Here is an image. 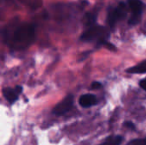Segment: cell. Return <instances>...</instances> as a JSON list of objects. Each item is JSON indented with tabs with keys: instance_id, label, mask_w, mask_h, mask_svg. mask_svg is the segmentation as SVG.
I'll return each instance as SVG.
<instances>
[{
	"instance_id": "1",
	"label": "cell",
	"mask_w": 146,
	"mask_h": 145,
	"mask_svg": "<svg viewBox=\"0 0 146 145\" xmlns=\"http://www.w3.org/2000/svg\"><path fill=\"white\" fill-rule=\"evenodd\" d=\"M3 40L13 50H24L30 46L35 38V27L27 22L13 21L3 32Z\"/></svg>"
},
{
	"instance_id": "8",
	"label": "cell",
	"mask_w": 146,
	"mask_h": 145,
	"mask_svg": "<svg viewBox=\"0 0 146 145\" xmlns=\"http://www.w3.org/2000/svg\"><path fill=\"white\" fill-rule=\"evenodd\" d=\"M127 73H146V60L143 61L139 64L132 67L127 70Z\"/></svg>"
},
{
	"instance_id": "14",
	"label": "cell",
	"mask_w": 146,
	"mask_h": 145,
	"mask_svg": "<svg viewBox=\"0 0 146 145\" xmlns=\"http://www.w3.org/2000/svg\"><path fill=\"white\" fill-rule=\"evenodd\" d=\"M139 85H140V87H141L143 90L146 91V79H142V80L139 82Z\"/></svg>"
},
{
	"instance_id": "4",
	"label": "cell",
	"mask_w": 146,
	"mask_h": 145,
	"mask_svg": "<svg viewBox=\"0 0 146 145\" xmlns=\"http://www.w3.org/2000/svg\"><path fill=\"white\" fill-rule=\"evenodd\" d=\"M127 13V9H126V5L123 3H121L116 8L111 9L109 13H108V24L113 27L115 26V24L119 21L121 19L124 18Z\"/></svg>"
},
{
	"instance_id": "15",
	"label": "cell",
	"mask_w": 146,
	"mask_h": 145,
	"mask_svg": "<svg viewBox=\"0 0 146 145\" xmlns=\"http://www.w3.org/2000/svg\"><path fill=\"white\" fill-rule=\"evenodd\" d=\"M125 126H126L127 127H128V128H132V129H134V128H135L134 125H133L132 122H126V123H125Z\"/></svg>"
},
{
	"instance_id": "12",
	"label": "cell",
	"mask_w": 146,
	"mask_h": 145,
	"mask_svg": "<svg viewBox=\"0 0 146 145\" xmlns=\"http://www.w3.org/2000/svg\"><path fill=\"white\" fill-rule=\"evenodd\" d=\"M126 145H146V138L142 139H134L127 143Z\"/></svg>"
},
{
	"instance_id": "5",
	"label": "cell",
	"mask_w": 146,
	"mask_h": 145,
	"mask_svg": "<svg viewBox=\"0 0 146 145\" xmlns=\"http://www.w3.org/2000/svg\"><path fill=\"white\" fill-rule=\"evenodd\" d=\"M74 103V97L72 95L67 96L62 102H60L53 109V114H55L57 116L63 115L67 112H68L71 108L73 107Z\"/></svg>"
},
{
	"instance_id": "11",
	"label": "cell",
	"mask_w": 146,
	"mask_h": 145,
	"mask_svg": "<svg viewBox=\"0 0 146 145\" xmlns=\"http://www.w3.org/2000/svg\"><path fill=\"white\" fill-rule=\"evenodd\" d=\"M97 16L94 13H86L84 16V24L89 27L95 26V21H96Z\"/></svg>"
},
{
	"instance_id": "3",
	"label": "cell",
	"mask_w": 146,
	"mask_h": 145,
	"mask_svg": "<svg viewBox=\"0 0 146 145\" xmlns=\"http://www.w3.org/2000/svg\"><path fill=\"white\" fill-rule=\"evenodd\" d=\"M128 6L132 10V15L128 21L129 25H136L141 19V14L143 10V3L140 0H127Z\"/></svg>"
},
{
	"instance_id": "13",
	"label": "cell",
	"mask_w": 146,
	"mask_h": 145,
	"mask_svg": "<svg viewBox=\"0 0 146 145\" xmlns=\"http://www.w3.org/2000/svg\"><path fill=\"white\" fill-rule=\"evenodd\" d=\"M91 87H92V89H93V90H97V89L101 88V87H102V85H101V83H99V82H93Z\"/></svg>"
},
{
	"instance_id": "6",
	"label": "cell",
	"mask_w": 146,
	"mask_h": 145,
	"mask_svg": "<svg viewBox=\"0 0 146 145\" xmlns=\"http://www.w3.org/2000/svg\"><path fill=\"white\" fill-rule=\"evenodd\" d=\"M22 91L21 86H16L14 89L13 88H4L3 91V97L9 103H14L17 99L19 94H21Z\"/></svg>"
},
{
	"instance_id": "7",
	"label": "cell",
	"mask_w": 146,
	"mask_h": 145,
	"mask_svg": "<svg viewBox=\"0 0 146 145\" xmlns=\"http://www.w3.org/2000/svg\"><path fill=\"white\" fill-rule=\"evenodd\" d=\"M79 103L83 108H90L97 103V97L92 94H85L80 97Z\"/></svg>"
},
{
	"instance_id": "2",
	"label": "cell",
	"mask_w": 146,
	"mask_h": 145,
	"mask_svg": "<svg viewBox=\"0 0 146 145\" xmlns=\"http://www.w3.org/2000/svg\"><path fill=\"white\" fill-rule=\"evenodd\" d=\"M109 37L108 30L102 26H93L89 27L80 37L82 41H94L97 40L98 44H105Z\"/></svg>"
},
{
	"instance_id": "16",
	"label": "cell",
	"mask_w": 146,
	"mask_h": 145,
	"mask_svg": "<svg viewBox=\"0 0 146 145\" xmlns=\"http://www.w3.org/2000/svg\"><path fill=\"white\" fill-rule=\"evenodd\" d=\"M7 1H10V0H7Z\"/></svg>"
},
{
	"instance_id": "10",
	"label": "cell",
	"mask_w": 146,
	"mask_h": 145,
	"mask_svg": "<svg viewBox=\"0 0 146 145\" xmlns=\"http://www.w3.org/2000/svg\"><path fill=\"white\" fill-rule=\"evenodd\" d=\"M123 138L121 136H114V137H109L105 139L104 142H103L100 145H120L121 144Z\"/></svg>"
},
{
	"instance_id": "9",
	"label": "cell",
	"mask_w": 146,
	"mask_h": 145,
	"mask_svg": "<svg viewBox=\"0 0 146 145\" xmlns=\"http://www.w3.org/2000/svg\"><path fill=\"white\" fill-rule=\"evenodd\" d=\"M22 3L32 9H37L43 4V0H20Z\"/></svg>"
}]
</instances>
